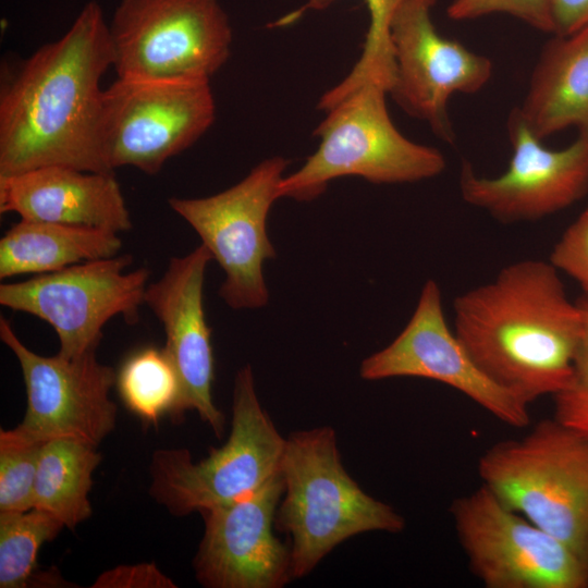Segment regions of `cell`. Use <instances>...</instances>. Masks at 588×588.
I'll list each match as a JSON object with an SVG mask.
<instances>
[{"label":"cell","instance_id":"obj_3","mask_svg":"<svg viewBox=\"0 0 588 588\" xmlns=\"http://www.w3.org/2000/svg\"><path fill=\"white\" fill-rule=\"evenodd\" d=\"M284 485L274 528L291 538L293 578L309 574L341 542L369 531L397 534L404 517L367 494L342 465L333 428L291 433L281 464Z\"/></svg>","mask_w":588,"mask_h":588},{"label":"cell","instance_id":"obj_22","mask_svg":"<svg viewBox=\"0 0 588 588\" xmlns=\"http://www.w3.org/2000/svg\"><path fill=\"white\" fill-rule=\"evenodd\" d=\"M335 0H306L299 9L290 12L273 26H286L299 20L308 10H324ZM369 12V27L363 45V52L351 72L321 98L331 105L355 88L375 83L390 91L395 75V66L390 40L392 19L405 0H364Z\"/></svg>","mask_w":588,"mask_h":588},{"label":"cell","instance_id":"obj_25","mask_svg":"<svg viewBox=\"0 0 588 588\" xmlns=\"http://www.w3.org/2000/svg\"><path fill=\"white\" fill-rule=\"evenodd\" d=\"M44 443L14 429L0 430V512L33 509V491Z\"/></svg>","mask_w":588,"mask_h":588},{"label":"cell","instance_id":"obj_28","mask_svg":"<svg viewBox=\"0 0 588 588\" xmlns=\"http://www.w3.org/2000/svg\"><path fill=\"white\" fill-rule=\"evenodd\" d=\"M549 261L588 294V204L555 242Z\"/></svg>","mask_w":588,"mask_h":588},{"label":"cell","instance_id":"obj_18","mask_svg":"<svg viewBox=\"0 0 588 588\" xmlns=\"http://www.w3.org/2000/svg\"><path fill=\"white\" fill-rule=\"evenodd\" d=\"M0 212L118 234L133 225L114 173L61 166L1 175Z\"/></svg>","mask_w":588,"mask_h":588},{"label":"cell","instance_id":"obj_8","mask_svg":"<svg viewBox=\"0 0 588 588\" xmlns=\"http://www.w3.org/2000/svg\"><path fill=\"white\" fill-rule=\"evenodd\" d=\"M209 81L118 78L102 93L99 146L108 168L134 167L154 175L212 125Z\"/></svg>","mask_w":588,"mask_h":588},{"label":"cell","instance_id":"obj_9","mask_svg":"<svg viewBox=\"0 0 588 588\" xmlns=\"http://www.w3.org/2000/svg\"><path fill=\"white\" fill-rule=\"evenodd\" d=\"M287 166L283 157H271L218 194L168 200L225 272L219 295L231 308H259L268 303L262 265L275 257V250L268 237L267 219L280 198L279 186Z\"/></svg>","mask_w":588,"mask_h":588},{"label":"cell","instance_id":"obj_19","mask_svg":"<svg viewBox=\"0 0 588 588\" xmlns=\"http://www.w3.org/2000/svg\"><path fill=\"white\" fill-rule=\"evenodd\" d=\"M516 109L541 140L567 128L588 134V25L542 47Z\"/></svg>","mask_w":588,"mask_h":588},{"label":"cell","instance_id":"obj_30","mask_svg":"<svg viewBox=\"0 0 588 588\" xmlns=\"http://www.w3.org/2000/svg\"><path fill=\"white\" fill-rule=\"evenodd\" d=\"M553 35H568L588 25V0H551Z\"/></svg>","mask_w":588,"mask_h":588},{"label":"cell","instance_id":"obj_10","mask_svg":"<svg viewBox=\"0 0 588 588\" xmlns=\"http://www.w3.org/2000/svg\"><path fill=\"white\" fill-rule=\"evenodd\" d=\"M128 254L69 266L27 280L0 285V304L33 315L56 331L59 355L74 358L96 351L105 324L121 315L138 319L149 270L126 271Z\"/></svg>","mask_w":588,"mask_h":588},{"label":"cell","instance_id":"obj_2","mask_svg":"<svg viewBox=\"0 0 588 588\" xmlns=\"http://www.w3.org/2000/svg\"><path fill=\"white\" fill-rule=\"evenodd\" d=\"M549 261L522 259L455 297L454 333L479 368L526 404L569 382L583 310Z\"/></svg>","mask_w":588,"mask_h":588},{"label":"cell","instance_id":"obj_11","mask_svg":"<svg viewBox=\"0 0 588 588\" xmlns=\"http://www.w3.org/2000/svg\"><path fill=\"white\" fill-rule=\"evenodd\" d=\"M451 514L473 574L487 588H588V565L481 485Z\"/></svg>","mask_w":588,"mask_h":588},{"label":"cell","instance_id":"obj_20","mask_svg":"<svg viewBox=\"0 0 588 588\" xmlns=\"http://www.w3.org/2000/svg\"><path fill=\"white\" fill-rule=\"evenodd\" d=\"M118 233L21 219L0 240V279L48 273L119 255Z\"/></svg>","mask_w":588,"mask_h":588},{"label":"cell","instance_id":"obj_29","mask_svg":"<svg viewBox=\"0 0 588 588\" xmlns=\"http://www.w3.org/2000/svg\"><path fill=\"white\" fill-rule=\"evenodd\" d=\"M94 588H175V583L154 563L119 565L100 574Z\"/></svg>","mask_w":588,"mask_h":588},{"label":"cell","instance_id":"obj_24","mask_svg":"<svg viewBox=\"0 0 588 588\" xmlns=\"http://www.w3.org/2000/svg\"><path fill=\"white\" fill-rule=\"evenodd\" d=\"M63 528L58 518L38 509L0 512V588L29 586L40 547Z\"/></svg>","mask_w":588,"mask_h":588},{"label":"cell","instance_id":"obj_7","mask_svg":"<svg viewBox=\"0 0 588 588\" xmlns=\"http://www.w3.org/2000/svg\"><path fill=\"white\" fill-rule=\"evenodd\" d=\"M118 78L210 81L231 53L218 0H121L109 25Z\"/></svg>","mask_w":588,"mask_h":588},{"label":"cell","instance_id":"obj_13","mask_svg":"<svg viewBox=\"0 0 588 588\" xmlns=\"http://www.w3.org/2000/svg\"><path fill=\"white\" fill-rule=\"evenodd\" d=\"M0 339L15 355L26 388L27 407L17 432L40 443L66 438L97 446L113 430L117 406L110 390L117 373L98 362L96 351L74 358L39 355L2 316Z\"/></svg>","mask_w":588,"mask_h":588},{"label":"cell","instance_id":"obj_21","mask_svg":"<svg viewBox=\"0 0 588 588\" xmlns=\"http://www.w3.org/2000/svg\"><path fill=\"white\" fill-rule=\"evenodd\" d=\"M97 446L75 439H52L41 445L33 491V509L47 512L74 529L93 513L88 494L101 462Z\"/></svg>","mask_w":588,"mask_h":588},{"label":"cell","instance_id":"obj_15","mask_svg":"<svg viewBox=\"0 0 588 588\" xmlns=\"http://www.w3.org/2000/svg\"><path fill=\"white\" fill-rule=\"evenodd\" d=\"M359 375L369 381L396 377L434 380L463 393L511 427L523 428L530 421L529 405L492 381L449 327L440 286L432 279L424 284L401 333L366 357Z\"/></svg>","mask_w":588,"mask_h":588},{"label":"cell","instance_id":"obj_23","mask_svg":"<svg viewBox=\"0 0 588 588\" xmlns=\"http://www.w3.org/2000/svg\"><path fill=\"white\" fill-rule=\"evenodd\" d=\"M115 383L125 406L142 419L156 422L166 414L179 416L181 382L164 350L145 347L128 356Z\"/></svg>","mask_w":588,"mask_h":588},{"label":"cell","instance_id":"obj_4","mask_svg":"<svg viewBox=\"0 0 588 588\" xmlns=\"http://www.w3.org/2000/svg\"><path fill=\"white\" fill-rule=\"evenodd\" d=\"M478 474L502 503L588 565V436L543 419L523 438L490 446Z\"/></svg>","mask_w":588,"mask_h":588},{"label":"cell","instance_id":"obj_27","mask_svg":"<svg viewBox=\"0 0 588 588\" xmlns=\"http://www.w3.org/2000/svg\"><path fill=\"white\" fill-rule=\"evenodd\" d=\"M503 13L542 33L553 34L551 0H453L446 10L453 21H468Z\"/></svg>","mask_w":588,"mask_h":588},{"label":"cell","instance_id":"obj_16","mask_svg":"<svg viewBox=\"0 0 588 588\" xmlns=\"http://www.w3.org/2000/svg\"><path fill=\"white\" fill-rule=\"evenodd\" d=\"M281 473L258 490L203 512L205 530L194 559L207 588H280L293 578L291 549L273 534L283 495Z\"/></svg>","mask_w":588,"mask_h":588},{"label":"cell","instance_id":"obj_26","mask_svg":"<svg viewBox=\"0 0 588 588\" xmlns=\"http://www.w3.org/2000/svg\"><path fill=\"white\" fill-rule=\"evenodd\" d=\"M583 310V333L568 384L554 400V418L588 436V294L578 301Z\"/></svg>","mask_w":588,"mask_h":588},{"label":"cell","instance_id":"obj_12","mask_svg":"<svg viewBox=\"0 0 588 588\" xmlns=\"http://www.w3.org/2000/svg\"><path fill=\"white\" fill-rule=\"evenodd\" d=\"M506 127L512 156L503 173L481 176L468 161L462 163L458 185L465 203L513 224L550 217L588 194V134L562 149L547 148L516 108Z\"/></svg>","mask_w":588,"mask_h":588},{"label":"cell","instance_id":"obj_6","mask_svg":"<svg viewBox=\"0 0 588 588\" xmlns=\"http://www.w3.org/2000/svg\"><path fill=\"white\" fill-rule=\"evenodd\" d=\"M285 441L262 408L252 367L246 365L234 379L226 442L197 463L184 449L156 451L150 463V494L175 516L233 502L281 473Z\"/></svg>","mask_w":588,"mask_h":588},{"label":"cell","instance_id":"obj_14","mask_svg":"<svg viewBox=\"0 0 588 588\" xmlns=\"http://www.w3.org/2000/svg\"><path fill=\"white\" fill-rule=\"evenodd\" d=\"M434 3L405 0L395 12L390 25L395 75L389 94L403 111L451 144L455 133L450 98L481 90L492 75V62L438 33L431 20Z\"/></svg>","mask_w":588,"mask_h":588},{"label":"cell","instance_id":"obj_5","mask_svg":"<svg viewBox=\"0 0 588 588\" xmlns=\"http://www.w3.org/2000/svg\"><path fill=\"white\" fill-rule=\"evenodd\" d=\"M388 90L364 84L329 107L314 131L317 150L294 173L283 176L280 198L311 200L342 176H359L376 184L414 183L440 175L443 154L405 137L389 114Z\"/></svg>","mask_w":588,"mask_h":588},{"label":"cell","instance_id":"obj_1","mask_svg":"<svg viewBox=\"0 0 588 588\" xmlns=\"http://www.w3.org/2000/svg\"><path fill=\"white\" fill-rule=\"evenodd\" d=\"M113 66L109 24L89 1L59 40L24 60L0 91V176L61 166L114 173L98 131L100 79Z\"/></svg>","mask_w":588,"mask_h":588},{"label":"cell","instance_id":"obj_17","mask_svg":"<svg viewBox=\"0 0 588 588\" xmlns=\"http://www.w3.org/2000/svg\"><path fill=\"white\" fill-rule=\"evenodd\" d=\"M212 259L203 244L183 257H172L162 277L147 285L144 304L163 327V350L180 378L179 416L196 411L221 438L225 417L211 394L215 358L203 303L205 273Z\"/></svg>","mask_w":588,"mask_h":588}]
</instances>
